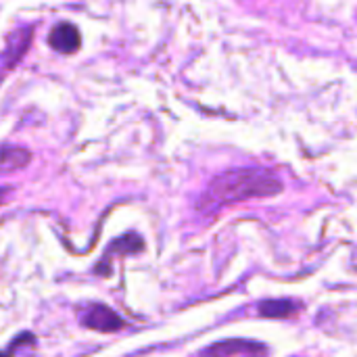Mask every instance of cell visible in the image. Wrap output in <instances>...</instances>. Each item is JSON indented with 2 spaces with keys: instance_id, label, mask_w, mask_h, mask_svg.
I'll return each instance as SVG.
<instances>
[{
  "instance_id": "6da1fadb",
  "label": "cell",
  "mask_w": 357,
  "mask_h": 357,
  "mask_svg": "<svg viewBox=\"0 0 357 357\" xmlns=\"http://www.w3.org/2000/svg\"><path fill=\"white\" fill-rule=\"evenodd\" d=\"M282 180L259 167H245V169H232L211 180L207 197L213 203H238L249 199H266L282 192Z\"/></svg>"
},
{
  "instance_id": "7a4b0ae2",
  "label": "cell",
  "mask_w": 357,
  "mask_h": 357,
  "mask_svg": "<svg viewBox=\"0 0 357 357\" xmlns=\"http://www.w3.org/2000/svg\"><path fill=\"white\" fill-rule=\"evenodd\" d=\"M29 42H31V27H23V29H17L15 33H10L6 48L0 52V82L25 56Z\"/></svg>"
},
{
  "instance_id": "3957f363",
  "label": "cell",
  "mask_w": 357,
  "mask_h": 357,
  "mask_svg": "<svg viewBox=\"0 0 357 357\" xmlns=\"http://www.w3.org/2000/svg\"><path fill=\"white\" fill-rule=\"evenodd\" d=\"M82 324L98 333H117L123 328V320L111 307H105V305L88 307L86 314L82 316Z\"/></svg>"
},
{
  "instance_id": "277c9868",
  "label": "cell",
  "mask_w": 357,
  "mask_h": 357,
  "mask_svg": "<svg viewBox=\"0 0 357 357\" xmlns=\"http://www.w3.org/2000/svg\"><path fill=\"white\" fill-rule=\"evenodd\" d=\"M266 347L259 343L251 341H224L215 343L209 349H205L203 357H234V356H249V357H266Z\"/></svg>"
},
{
  "instance_id": "5b68a950",
  "label": "cell",
  "mask_w": 357,
  "mask_h": 357,
  "mask_svg": "<svg viewBox=\"0 0 357 357\" xmlns=\"http://www.w3.org/2000/svg\"><path fill=\"white\" fill-rule=\"evenodd\" d=\"M48 44L61 54H73L79 50V44H82L79 29L73 23L63 21V23L52 27V31L48 36Z\"/></svg>"
},
{
  "instance_id": "8992f818",
  "label": "cell",
  "mask_w": 357,
  "mask_h": 357,
  "mask_svg": "<svg viewBox=\"0 0 357 357\" xmlns=\"http://www.w3.org/2000/svg\"><path fill=\"white\" fill-rule=\"evenodd\" d=\"M31 161V153L23 146H0V174L23 169Z\"/></svg>"
},
{
  "instance_id": "52a82bcc",
  "label": "cell",
  "mask_w": 357,
  "mask_h": 357,
  "mask_svg": "<svg viewBox=\"0 0 357 357\" xmlns=\"http://www.w3.org/2000/svg\"><path fill=\"white\" fill-rule=\"evenodd\" d=\"M299 310V303L291 299H280V301H264L259 305V314L264 318H289Z\"/></svg>"
},
{
  "instance_id": "ba28073f",
  "label": "cell",
  "mask_w": 357,
  "mask_h": 357,
  "mask_svg": "<svg viewBox=\"0 0 357 357\" xmlns=\"http://www.w3.org/2000/svg\"><path fill=\"white\" fill-rule=\"evenodd\" d=\"M0 357H8V356H4V354H0Z\"/></svg>"
}]
</instances>
